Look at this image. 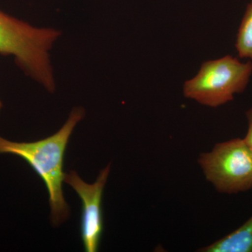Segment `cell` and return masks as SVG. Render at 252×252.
<instances>
[{"label": "cell", "mask_w": 252, "mask_h": 252, "mask_svg": "<svg viewBox=\"0 0 252 252\" xmlns=\"http://www.w3.org/2000/svg\"><path fill=\"white\" fill-rule=\"evenodd\" d=\"M110 172V165L99 172L94 184H87L75 171L64 174V182L77 192L82 202L81 217V235L84 250L95 252L103 231L102 200L104 186Z\"/></svg>", "instance_id": "obj_5"}, {"label": "cell", "mask_w": 252, "mask_h": 252, "mask_svg": "<svg viewBox=\"0 0 252 252\" xmlns=\"http://www.w3.org/2000/svg\"><path fill=\"white\" fill-rule=\"evenodd\" d=\"M198 162L207 180L220 193L252 189V150L244 139L217 144L211 152L200 154Z\"/></svg>", "instance_id": "obj_4"}, {"label": "cell", "mask_w": 252, "mask_h": 252, "mask_svg": "<svg viewBox=\"0 0 252 252\" xmlns=\"http://www.w3.org/2000/svg\"><path fill=\"white\" fill-rule=\"evenodd\" d=\"M83 117L82 109H74L56 133L36 142H11L0 136V154L22 158L44 181L49 192L51 222L54 225L61 224L69 215L63 191L65 174L63 172V161L71 134Z\"/></svg>", "instance_id": "obj_1"}, {"label": "cell", "mask_w": 252, "mask_h": 252, "mask_svg": "<svg viewBox=\"0 0 252 252\" xmlns=\"http://www.w3.org/2000/svg\"><path fill=\"white\" fill-rule=\"evenodd\" d=\"M1 101H0V109H1Z\"/></svg>", "instance_id": "obj_9"}, {"label": "cell", "mask_w": 252, "mask_h": 252, "mask_svg": "<svg viewBox=\"0 0 252 252\" xmlns=\"http://www.w3.org/2000/svg\"><path fill=\"white\" fill-rule=\"evenodd\" d=\"M60 35L53 29H39L0 11V54L13 55L28 74L55 88L48 51Z\"/></svg>", "instance_id": "obj_2"}, {"label": "cell", "mask_w": 252, "mask_h": 252, "mask_svg": "<svg viewBox=\"0 0 252 252\" xmlns=\"http://www.w3.org/2000/svg\"><path fill=\"white\" fill-rule=\"evenodd\" d=\"M235 47L241 59H252V1L240 23Z\"/></svg>", "instance_id": "obj_7"}, {"label": "cell", "mask_w": 252, "mask_h": 252, "mask_svg": "<svg viewBox=\"0 0 252 252\" xmlns=\"http://www.w3.org/2000/svg\"><path fill=\"white\" fill-rule=\"evenodd\" d=\"M246 116L248 122V130L244 140L252 150V108L249 109L246 113Z\"/></svg>", "instance_id": "obj_8"}, {"label": "cell", "mask_w": 252, "mask_h": 252, "mask_svg": "<svg viewBox=\"0 0 252 252\" xmlns=\"http://www.w3.org/2000/svg\"><path fill=\"white\" fill-rule=\"evenodd\" d=\"M198 252H252V216L235 231Z\"/></svg>", "instance_id": "obj_6"}, {"label": "cell", "mask_w": 252, "mask_h": 252, "mask_svg": "<svg viewBox=\"0 0 252 252\" xmlns=\"http://www.w3.org/2000/svg\"><path fill=\"white\" fill-rule=\"evenodd\" d=\"M252 74L251 61L242 63L231 56L207 61L195 77L186 81L184 94L203 105L217 107L243 93Z\"/></svg>", "instance_id": "obj_3"}]
</instances>
